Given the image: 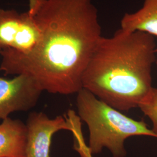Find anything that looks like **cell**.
Returning <instances> with one entry per match:
<instances>
[{"label":"cell","instance_id":"6da1fadb","mask_svg":"<svg viewBox=\"0 0 157 157\" xmlns=\"http://www.w3.org/2000/svg\"><path fill=\"white\" fill-rule=\"evenodd\" d=\"M29 11L40 32L27 52L0 51V71L26 75L41 90L63 95L78 93L101 36L97 10L91 0H29Z\"/></svg>","mask_w":157,"mask_h":157},{"label":"cell","instance_id":"7a4b0ae2","mask_svg":"<svg viewBox=\"0 0 157 157\" xmlns=\"http://www.w3.org/2000/svg\"><path fill=\"white\" fill-rule=\"evenodd\" d=\"M154 37L119 29L101 36L84 72L83 89L120 111L139 108L153 87Z\"/></svg>","mask_w":157,"mask_h":157},{"label":"cell","instance_id":"3957f363","mask_svg":"<svg viewBox=\"0 0 157 157\" xmlns=\"http://www.w3.org/2000/svg\"><path fill=\"white\" fill-rule=\"evenodd\" d=\"M78 117L87 124L89 131L90 154H97L107 148L114 157H124V143L135 136L157 137L143 121H136L98 99L82 89L77 93Z\"/></svg>","mask_w":157,"mask_h":157},{"label":"cell","instance_id":"277c9868","mask_svg":"<svg viewBox=\"0 0 157 157\" xmlns=\"http://www.w3.org/2000/svg\"><path fill=\"white\" fill-rule=\"evenodd\" d=\"M26 130V157H50L52 137L56 132L67 130L73 133L80 127L79 117L70 111L68 117L50 119L43 112H34L29 115Z\"/></svg>","mask_w":157,"mask_h":157},{"label":"cell","instance_id":"5b68a950","mask_svg":"<svg viewBox=\"0 0 157 157\" xmlns=\"http://www.w3.org/2000/svg\"><path fill=\"white\" fill-rule=\"evenodd\" d=\"M40 32L29 11L20 13L0 8V51L31 50L40 39Z\"/></svg>","mask_w":157,"mask_h":157},{"label":"cell","instance_id":"8992f818","mask_svg":"<svg viewBox=\"0 0 157 157\" xmlns=\"http://www.w3.org/2000/svg\"><path fill=\"white\" fill-rule=\"evenodd\" d=\"M43 91L33 78L19 75L12 78L0 77V120L16 111H27L34 107Z\"/></svg>","mask_w":157,"mask_h":157},{"label":"cell","instance_id":"52a82bcc","mask_svg":"<svg viewBox=\"0 0 157 157\" xmlns=\"http://www.w3.org/2000/svg\"><path fill=\"white\" fill-rule=\"evenodd\" d=\"M26 126L20 120H3L0 124V157H26Z\"/></svg>","mask_w":157,"mask_h":157},{"label":"cell","instance_id":"ba28073f","mask_svg":"<svg viewBox=\"0 0 157 157\" xmlns=\"http://www.w3.org/2000/svg\"><path fill=\"white\" fill-rule=\"evenodd\" d=\"M121 29L157 36V0H144L138 11L125 13L121 21Z\"/></svg>","mask_w":157,"mask_h":157},{"label":"cell","instance_id":"9c48e42d","mask_svg":"<svg viewBox=\"0 0 157 157\" xmlns=\"http://www.w3.org/2000/svg\"><path fill=\"white\" fill-rule=\"evenodd\" d=\"M139 108L152 124V130L157 137V89L152 87L148 94L141 101Z\"/></svg>","mask_w":157,"mask_h":157},{"label":"cell","instance_id":"30bf717a","mask_svg":"<svg viewBox=\"0 0 157 157\" xmlns=\"http://www.w3.org/2000/svg\"></svg>","mask_w":157,"mask_h":157}]
</instances>
